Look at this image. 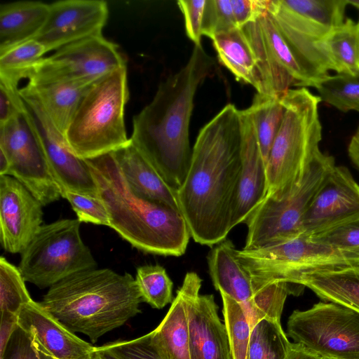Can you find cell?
Segmentation results:
<instances>
[{
  "label": "cell",
  "instance_id": "20",
  "mask_svg": "<svg viewBox=\"0 0 359 359\" xmlns=\"http://www.w3.org/2000/svg\"><path fill=\"white\" fill-rule=\"evenodd\" d=\"M212 248L207 262L213 286L241 304L252 328L255 324V299L258 294L249 273L238 258V250L227 238Z\"/></svg>",
  "mask_w": 359,
  "mask_h": 359
},
{
  "label": "cell",
  "instance_id": "6",
  "mask_svg": "<svg viewBox=\"0 0 359 359\" xmlns=\"http://www.w3.org/2000/svg\"><path fill=\"white\" fill-rule=\"evenodd\" d=\"M320 102L306 88H290L283 96V118L266 163V193L283 191L301 181L320 151Z\"/></svg>",
  "mask_w": 359,
  "mask_h": 359
},
{
  "label": "cell",
  "instance_id": "26",
  "mask_svg": "<svg viewBox=\"0 0 359 359\" xmlns=\"http://www.w3.org/2000/svg\"><path fill=\"white\" fill-rule=\"evenodd\" d=\"M294 284L309 287L325 302L359 314V266L305 274Z\"/></svg>",
  "mask_w": 359,
  "mask_h": 359
},
{
  "label": "cell",
  "instance_id": "8",
  "mask_svg": "<svg viewBox=\"0 0 359 359\" xmlns=\"http://www.w3.org/2000/svg\"><path fill=\"white\" fill-rule=\"evenodd\" d=\"M334 165V157L320 151L301 181L283 191L266 193L245 222L243 248L257 249L301 235L304 214Z\"/></svg>",
  "mask_w": 359,
  "mask_h": 359
},
{
  "label": "cell",
  "instance_id": "37",
  "mask_svg": "<svg viewBox=\"0 0 359 359\" xmlns=\"http://www.w3.org/2000/svg\"><path fill=\"white\" fill-rule=\"evenodd\" d=\"M238 28L236 23L231 0H206L202 25V35L212 39L218 33Z\"/></svg>",
  "mask_w": 359,
  "mask_h": 359
},
{
  "label": "cell",
  "instance_id": "35",
  "mask_svg": "<svg viewBox=\"0 0 359 359\" xmlns=\"http://www.w3.org/2000/svg\"><path fill=\"white\" fill-rule=\"evenodd\" d=\"M18 267L10 263L5 257L0 258V309L15 315L24 305L33 299L25 286Z\"/></svg>",
  "mask_w": 359,
  "mask_h": 359
},
{
  "label": "cell",
  "instance_id": "32",
  "mask_svg": "<svg viewBox=\"0 0 359 359\" xmlns=\"http://www.w3.org/2000/svg\"><path fill=\"white\" fill-rule=\"evenodd\" d=\"M320 100L346 113L359 112V76L330 75L316 88Z\"/></svg>",
  "mask_w": 359,
  "mask_h": 359
},
{
  "label": "cell",
  "instance_id": "22",
  "mask_svg": "<svg viewBox=\"0 0 359 359\" xmlns=\"http://www.w3.org/2000/svg\"><path fill=\"white\" fill-rule=\"evenodd\" d=\"M90 86L72 82L28 83L19 88V92L33 97L65 136L81 98Z\"/></svg>",
  "mask_w": 359,
  "mask_h": 359
},
{
  "label": "cell",
  "instance_id": "39",
  "mask_svg": "<svg viewBox=\"0 0 359 359\" xmlns=\"http://www.w3.org/2000/svg\"><path fill=\"white\" fill-rule=\"evenodd\" d=\"M311 238L336 248L359 252V217Z\"/></svg>",
  "mask_w": 359,
  "mask_h": 359
},
{
  "label": "cell",
  "instance_id": "24",
  "mask_svg": "<svg viewBox=\"0 0 359 359\" xmlns=\"http://www.w3.org/2000/svg\"><path fill=\"white\" fill-rule=\"evenodd\" d=\"M220 63L237 80L253 86L265 94L264 82L252 48L241 28L217 34L212 39Z\"/></svg>",
  "mask_w": 359,
  "mask_h": 359
},
{
  "label": "cell",
  "instance_id": "40",
  "mask_svg": "<svg viewBox=\"0 0 359 359\" xmlns=\"http://www.w3.org/2000/svg\"><path fill=\"white\" fill-rule=\"evenodd\" d=\"M177 4L184 15L187 36L194 46L201 44L202 25L206 0H180Z\"/></svg>",
  "mask_w": 359,
  "mask_h": 359
},
{
  "label": "cell",
  "instance_id": "27",
  "mask_svg": "<svg viewBox=\"0 0 359 359\" xmlns=\"http://www.w3.org/2000/svg\"><path fill=\"white\" fill-rule=\"evenodd\" d=\"M150 334L154 343L169 359H190L187 302L180 288L165 316Z\"/></svg>",
  "mask_w": 359,
  "mask_h": 359
},
{
  "label": "cell",
  "instance_id": "43",
  "mask_svg": "<svg viewBox=\"0 0 359 359\" xmlns=\"http://www.w3.org/2000/svg\"><path fill=\"white\" fill-rule=\"evenodd\" d=\"M25 109L19 89L0 83V124H3Z\"/></svg>",
  "mask_w": 359,
  "mask_h": 359
},
{
  "label": "cell",
  "instance_id": "33",
  "mask_svg": "<svg viewBox=\"0 0 359 359\" xmlns=\"http://www.w3.org/2000/svg\"><path fill=\"white\" fill-rule=\"evenodd\" d=\"M135 280L142 301L161 309L173 301V283L165 269L158 264L137 269Z\"/></svg>",
  "mask_w": 359,
  "mask_h": 359
},
{
  "label": "cell",
  "instance_id": "49",
  "mask_svg": "<svg viewBox=\"0 0 359 359\" xmlns=\"http://www.w3.org/2000/svg\"><path fill=\"white\" fill-rule=\"evenodd\" d=\"M357 24H358V29H359V21L357 22Z\"/></svg>",
  "mask_w": 359,
  "mask_h": 359
},
{
  "label": "cell",
  "instance_id": "36",
  "mask_svg": "<svg viewBox=\"0 0 359 359\" xmlns=\"http://www.w3.org/2000/svg\"><path fill=\"white\" fill-rule=\"evenodd\" d=\"M61 196L69 201L79 221L109 226L108 210L98 196L60 189Z\"/></svg>",
  "mask_w": 359,
  "mask_h": 359
},
{
  "label": "cell",
  "instance_id": "23",
  "mask_svg": "<svg viewBox=\"0 0 359 359\" xmlns=\"http://www.w3.org/2000/svg\"><path fill=\"white\" fill-rule=\"evenodd\" d=\"M289 19L318 41L345 21L347 0H279Z\"/></svg>",
  "mask_w": 359,
  "mask_h": 359
},
{
  "label": "cell",
  "instance_id": "50",
  "mask_svg": "<svg viewBox=\"0 0 359 359\" xmlns=\"http://www.w3.org/2000/svg\"><path fill=\"white\" fill-rule=\"evenodd\" d=\"M320 359H329V358H321Z\"/></svg>",
  "mask_w": 359,
  "mask_h": 359
},
{
  "label": "cell",
  "instance_id": "3",
  "mask_svg": "<svg viewBox=\"0 0 359 359\" xmlns=\"http://www.w3.org/2000/svg\"><path fill=\"white\" fill-rule=\"evenodd\" d=\"M85 161L108 210L110 228L145 253L172 257L185 253L191 234L180 210L137 194L113 152Z\"/></svg>",
  "mask_w": 359,
  "mask_h": 359
},
{
  "label": "cell",
  "instance_id": "30",
  "mask_svg": "<svg viewBox=\"0 0 359 359\" xmlns=\"http://www.w3.org/2000/svg\"><path fill=\"white\" fill-rule=\"evenodd\" d=\"M48 52L36 39L0 49V82L13 88L26 79L31 68Z\"/></svg>",
  "mask_w": 359,
  "mask_h": 359
},
{
  "label": "cell",
  "instance_id": "1",
  "mask_svg": "<svg viewBox=\"0 0 359 359\" xmlns=\"http://www.w3.org/2000/svg\"><path fill=\"white\" fill-rule=\"evenodd\" d=\"M241 172L240 110L228 104L198 133L187 174L176 191L196 243L213 247L233 229Z\"/></svg>",
  "mask_w": 359,
  "mask_h": 359
},
{
  "label": "cell",
  "instance_id": "14",
  "mask_svg": "<svg viewBox=\"0 0 359 359\" xmlns=\"http://www.w3.org/2000/svg\"><path fill=\"white\" fill-rule=\"evenodd\" d=\"M202 279L187 272L180 287L187 309L190 359H233L226 327L213 294H201Z\"/></svg>",
  "mask_w": 359,
  "mask_h": 359
},
{
  "label": "cell",
  "instance_id": "45",
  "mask_svg": "<svg viewBox=\"0 0 359 359\" xmlns=\"http://www.w3.org/2000/svg\"><path fill=\"white\" fill-rule=\"evenodd\" d=\"M318 355L312 353L302 345L292 343L286 359H320Z\"/></svg>",
  "mask_w": 359,
  "mask_h": 359
},
{
  "label": "cell",
  "instance_id": "44",
  "mask_svg": "<svg viewBox=\"0 0 359 359\" xmlns=\"http://www.w3.org/2000/svg\"><path fill=\"white\" fill-rule=\"evenodd\" d=\"M18 316L10 313H1L0 359H3L8 344L18 328Z\"/></svg>",
  "mask_w": 359,
  "mask_h": 359
},
{
  "label": "cell",
  "instance_id": "2",
  "mask_svg": "<svg viewBox=\"0 0 359 359\" xmlns=\"http://www.w3.org/2000/svg\"><path fill=\"white\" fill-rule=\"evenodd\" d=\"M214 66L202 45L194 46L186 65L160 83L151 102L133 118L132 143L176 191L191 158L189 124L195 95Z\"/></svg>",
  "mask_w": 359,
  "mask_h": 359
},
{
  "label": "cell",
  "instance_id": "18",
  "mask_svg": "<svg viewBox=\"0 0 359 359\" xmlns=\"http://www.w3.org/2000/svg\"><path fill=\"white\" fill-rule=\"evenodd\" d=\"M18 324L44 359H91L94 346L65 327L39 302L24 305Z\"/></svg>",
  "mask_w": 359,
  "mask_h": 359
},
{
  "label": "cell",
  "instance_id": "9",
  "mask_svg": "<svg viewBox=\"0 0 359 359\" xmlns=\"http://www.w3.org/2000/svg\"><path fill=\"white\" fill-rule=\"evenodd\" d=\"M78 219H63L41 226L21 252L18 269L25 282L50 287L77 272L97 269L80 234Z\"/></svg>",
  "mask_w": 359,
  "mask_h": 359
},
{
  "label": "cell",
  "instance_id": "7",
  "mask_svg": "<svg viewBox=\"0 0 359 359\" xmlns=\"http://www.w3.org/2000/svg\"><path fill=\"white\" fill-rule=\"evenodd\" d=\"M257 294L275 283L295 285L303 275L359 266V252L334 247L304 233L257 249L238 250Z\"/></svg>",
  "mask_w": 359,
  "mask_h": 359
},
{
  "label": "cell",
  "instance_id": "25",
  "mask_svg": "<svg viewBox=\"0 0 359 359\" xmlns=\"http://www.w3.org/2000/svg\"><path fill=\"white\" fill-rule=\"evenodd\" d=\"M49 13V4L20 1L0 6V49L34 39Z\"/></svg>",
  "mask_w": 359,
  "mask_h": 359
},
{
  "label": "cell",
  "instance_id": "46",
  "mask_svg": "<svg viewBox=\"0 0 359 359\" xmlns=\"http://www.w3.org/2000/svg\"><path fill=\"white\" fill-rule=\"evenodd\" d=\"M348 154L353 163L359 170V127L350 140Z\"/></svg>",
  "mask_w": 359,
  "mask_h": 359
},
{
  "label": "cell",
  "instance_id": "10",
  "mask_svg": "<svg viewBox=\"0 0 359 359\" xmlns=\"http://www.w3.org/2000/svg\"><path fill=\"white\" fill-rule=\"evenodd\" d=\"M287 335L320 358L359 359V314L334 303L294 311Z\"/></svg>",
  "mask_w": 359,
  "mask_h": 359
},
{
  "label": "cell",
  "instance_id": "21",
  "mask_svg": "<svg viewBox=\"0 0 359 359\" xmlns=\"http://www.w3.org/2000/svg\"><path fill=\"white\" fill-rule=\"evenodd\" d=\"M113 153L126 180L137 194L180 211L176 190L165 182L131 140Z\"/></svg>",
  "mask_w": 359,
  "mask_h": 359
},
{
  "label": "cell",
  "instance_id": "5",
  "mask_svg": "<svg viewBox=\"0 0 359 359\" xmlns=\"http://www.w3.org/2000/svg\"><path fill=\"white\" fill-rule=\"evenodd\" d=\"M128 97L126 66L90 86L65 134L75 155L91 159L114 152L130 142L124 122Z\"/></svg>",
  "mask_w": 359,
  "mask_h": 359
},
{
  "label": "cell",
  "instance_id": "15",
  "mask_svg": "<svg viewBox=\"0 0 359 359\" xmlns=\"http://www.w3.org/2000/svg\"><path fill=\"white\" fill-rule=\"evenodd\" d=\"M359 217V184L349 170L334 165L311 201L302 233L316 237Z\"/></svg>",
  "mask_w": 359,
  "mask_h": 359
},
{
  "label": "cell",
  "instance_id": "48",
  "mask_svg": "<svg viewBox=\"0 0 359 359\" xmlns=\"http://www.w3.org/2000/svg\"><path fill=\"white\" fill-rule=\"evenodd\" d=\"M348 4L359 8V0H347Z\"/></svg>",
  "mask_w": 359,
  "mask_h": 359
},
{
  "label": "cell",
  "instance_id": "31",
  "mask_svg": "<svg viewBox=\"0 0 359 359\" xmlns=\"http://www.w3.org/2000/svg\"><path fill=\"white\" fill-rule=\"evenodd\" d=\"M291 345L280 321L262 318L251 328L248 359H286Z\"/></svg>",
  "mask_w": 359,
  "mask_h": 359
},
{
  "label": "cell",
  "instance_id": "28",
  "mask_svg": "<svg viewBox=\"0 0 359 359\" xmlns=\"http://www.w3.org/2000/svg\"><path fill=\"white\" fill-rule=\"evenodd\" d=\"M332 71L359 76V29L356 22L346 19L318 41Z\"/></svg>",
  "mask_w": 359,
  "mask_h": 359
},
{
  "label": "cell",
  "instance_id": "47",
  "mask_svg": "<svg viewBox=\"0 0 359 359\" xmlns=\"http://www.w3.org/2000/svg\"><path fill=\"white\" fill-rule=\"evenodd\" d=\"M91 359H120L112 351L108 349L104 345L102 346H94L92 352Z\"/></svg>",
  "mask_w": 359,
  "mask_h": 359
},
{
  "label": "cell",
  "instance_id": "11",
  "mask_svg": "<svg viewBox=\"0 0 359 359\" xmlns=\"http://www.w3.org/2000/svg\"><path fill=\"white\" fill-rule=\"evenodd\" d=\"M126 66L116 44L102 34L58 48L34 65L26 79L31 83L72 82L92 85Z\"/></svg>",
  "mask_w": 359,
  "mask_h": 359
},
{
  "label": "cell",
  "instance_id": "12",
  "mask_svg": "<svg viewBox=\"0 0 359 359\" xmlns=\"http://www.w3.org/2000/svg\"><path fill=\"white\" fill-rule=\"evenodd\" d=\"M0 151L9 162L7 175L18 180L43 206L61 197L25 107L22 112L0 124Z\"/></svg>",
  "mask_w": 359,
  "mask_h": 359
},
{
  "label": "cell",
  "instance_id": "4",
  "mask_svg": "<svg viewBox=\"0 0 359 359\" xmlns=\"http://www.w3.org/2000/svg\"><path fill=\"white\" fill-rule=\"evenodd\" d=\"M142 302L131 274L93 269L57 282L39 303L69 330L85 334L95 343L140 313Z\"/></svg>",
  "mask_w": 359,
  "mask_h": 359
},
{
  "label": "cell",
  "instance_id": "16",
  "mask_svg": "<svg viewBox=\"0 0 359 359\" xmlns=\"http://www.w3.org/2000/svg\"><path fill=\"white\" fill-rule=\"evenodd\" d=\"M108 6L102 0H63L49 4V13L34 38L48 51L73 42L102 35L108 18Z\"/></svg>",
  "mask_w": 359,
  "mask_h": 359
},
{
  "label": "cell",
  "instance_id": "19",
  "mask_svg": "<svg viewBox=\"0 0 359 359\" xmlns=\"http://www.w3.org/2000/svg\"><path fill=\"white\" fill-rule=\"evenodd\" d=\"M241 172L232 226L244 223L267 192L266 163L248 109L240 110Z\"/></svg>",
  "mask_w": 359,
  "mask_h": 359
},
{
  "label": "cell",
  "instance_id": "13",
  "mask_svg": "<svg viewBox=\"0 0 359 359\" xmlns=\"http://www.w3.org/2000/svg\"><path fill=\"white\" fill-rule=\"evenodd\" d=\"M19 93L60 190L99 197L97 184L86 161L71 150L65 136L53 126L39 104L33 97Z\"/></svg>",
  "mask_w": 359,
  "mask_h": 359
},
{
  "label": "cell",
  "instance_id": "29",
  "mask_svg": "<svg viewBox=\"0 0 359 359\" xmlns=\"http://www.w3.org/2000/svg\"><path fill=\"white\" fill-rule=\"evenodd\" d=\"M283 97L256 93L251 105L247 108L266 163L283 118Z\"/></svg>",
  "mask_w": 359,
  "mask_h": 359
},
{
  "label": "cell",
  "instance_id": "17",
  "mask_svg": "<svg viewBox=\"0 0 359 359\" xmlns=\"http://www.w3.org/2000/svg\"><path fill=\"white\" fill-rule=\"evenodd\" d=\"M42 204L18 180L0 175V241L8 252L21 253L43 222Z\"/></svg>",
  "mask_w": 359,
  "mask_h": 359
},
{
  "label": "cell",
  "instance_id": "34",
  "mask_svg": "<svg viewBox=\"0 0 359 359\" xmlns=\"http://www.w3.org/2000/svg\"><path fill=\"white\" fill-rule=\"evenodd\" d=\"M223 316L233 359H248L251 327L245 313L236 301L220 292Z\"/></svg>",
  "mask_w": 359,
  "mask_h": 359
},
{
  "label": "cell",
  "instance_id": "42",
  "mask_svg": "<svg viewBox=\"0 0 359 359\" xmlns=\"http://www.w3.org/2000/svg\"><path fill=\"white\" fill-rule=\"evenodd\" d=\"M3 359H44L34 348L27 334L19 327L13 333Z\"/></svg>",
  "mask_w": 359,
  "mask_h": 359
},
{
  "label": "cell",
  "instance_id": "41",
  "mask_svg": "<svg viewBox=\"0 0 359 359\" xmlns=\"http://www.w3.org/2000/svg\"><path fill=\"white\" fill-rule=\"evenodd\" d=\"M270 0H231L238 27L256 20L268 10Z\"/></svg>",
  "mask_w": 359,
  "mask_h": 359
},
{
  "label": "cell",
  "instance_id": "38",
  "mask_svg": "<svg viewBox=\"0 0 359 359\" xmlns=\"http://www.w3.org/2000/svg\"><path fill=\"white\" fill-rule=\"evenodd\" d=\"M104 346L120 359H169L154 343L150 332L134 339L116 341Z\"/></svg>",
  "mask_w": 359,
  "mask_h": 359
}]
</instances>
